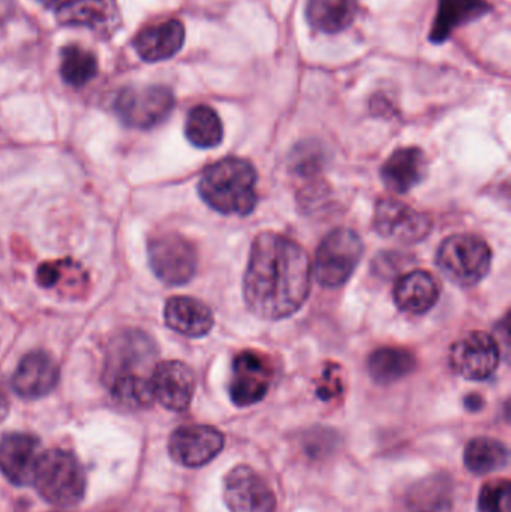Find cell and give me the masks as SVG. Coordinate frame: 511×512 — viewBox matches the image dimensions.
<instances>
[{
    "label": "cell",
    "instance_id": "obj_9",
    "mask_svg": "<svg viewBox=\"0 0 511 512\" xmlns=\"http://www.w3.org/2000/svg\"><path fill=\"white\" fill-rule=\"evenodd\" d=\"M273 381L272 361L257 351H243L234 358L231 367V400L239 408L261 402L269 393Z\"/></svg>",
    "mask_w": 511,
    "mask_h": 512
},
{
    "label": "cell",
    "instance_id": "obj_20",
    "mask_svg": "<svg viewBox=\"0 0 511 512\" xmlns=\"http://www.w3.org/2000/svg\"><path fill=\"white\" fill-rule=\"evenodd\" d=\"M486 0H438L437 14L429 38L434 44H443L459 27L480 20L491 12Z\"/></svg>",
    "mask_w": 511,
    "mask_h": 512
},
{
    "label": "cell",
    "instance_id": "obj_7",
    "mask_svg": "<svg viewBox=\"0 0 511 512\" xmlns=\"http://www.w3.org/2000/svg\"><path fill=\"white\" fill-rule=\"evenodd\" d=\"M147 252L153 273L167 285H185L197 273V251L194 245L180 234L167 233L156 236L150 240Z\"/></svg>",
    "mask_w": 511,
    "mask_h": 512
},
{
    "label": "cell",
    "instance_id": "obj_23",
    "mask_svg": "<svg viewBox=\"0 0 511 512\" xmlns=\"http://www.w3.org/2000/svg\"><path fill=\"white\" fill-rule=\"evenodd\" d=\"M453 501L455 486L452 477L444 472L417 481L405 498L408 512H452Z\"/></svg>",
    "mask_w": 511,
    "mask_h": 512
},
{
    "label": "cell",
    "instance_id": "obj_28",
    "mask_svg": "<svg viewBox=\"0 0 511 512\" xmlns=\"http://www.w3.org/2000/svg\"><path fill=\"white\" fill-rule=\"evenodd\" d=\"M98 74V60L92 51L77 44L60 51V77L72 87L86 86Z\"/></svg>",
    "mask_w": 511,
    "mask_h": 512
},
{
    "label": "cell",
    "instance_id": "obj_27",
    "mask_svg": "<svg viewBox=\"0 0 511 512\" xmlns=\"http://www.w3.org/2000/svg\"><path fill=\"white\" fill-rule=\"evenodd\" d=\"M185 135L198 149H213L221 144L224 128L218 113L209 105H197L189 111L185 123Z\"/></svg>",
    "mask_w": 511,
    "mask_h": 512
},
{
    "label": "cell",
    "instance_id": "obj_8",
    "mask_svg": "<svg viewBox=\"0 0 511 512\" xmlns=\"http://www.w3.org/2000/svg\"><path fill=\"white\" fill-rule=\"evenodd\" d=\"M500 346L483 331L465 334L450 349V367L456 375L470 381H485L500 366Z\"/></svg>",
    "mask_w": 511,
    "mask_h": 512
},
{
    "label": "cell",
    "instance_id": "obj_17",
    "mask_svg": "<svg viewBox=\"0 0 511 512\" xmlns=\"http://www.w3.org/2000/svg\"><path fill=\"white\" fill-rule=\"evenodd\" d=\"M56 18L62 26H83L98 35H113L122 24L116 0H69L57 8Z\"/></svg>",
    "mask_w": 511,
    "mask_h": 512
},
{
    "label": "cell",
    "instance_id": "obj_29",
    "mask_svg": "<svg viewBox=\"0 0 511 512\" xmlns=\"http://www.w3.org/2000/svg\"><path fill=\"white\" fill-rule=\"evenodd\" d=\"M81 268L80 264L72 261V259H63V261L44 262L39 265L36 270V282L42 288H57V286L66 283V280H71L72 283L86 282V274H78V276L71 277L69 274Z\"/></svg>",
    "mask_w": 511,
    "mask_h": 512
},
{
    "label": "cell",
    "instance_id": "obj_5",
    "mask_svg": "<svg viewBox=\"0 0 511 512\" xmlns=\"http://www.w3.org/2000/svg\"><path fill=\"white\" fill-rule=\"evenodd\" d=\"M363 243L350 228H338L324 237L315 256V276L324 288L344 285L359 265Z\"/></svg>",
    "mask_w": 511,
    "mask_h": 512
},
{
    "label": "cell",
    "instance_id": "obj_30",
    "mask_svg": "<svg viewBox=\"0 0 511 512\" xmlns=\"http://www.w3.org/2000/svg\"><path fill=\"white\" fill-rule=\"evenodd\" d=\"M479 512H511V487L507 480L485 484L479 496Z\"/></svg>",
    "mask_w": 511,
    "mask_h": 512
},
{
    "label": "cell",
    "instance_id": "obj_13",
    "mask_svg": "<svg viewBox=\"0 0 511 512\" xmlns=\"http://www.w3.org/2000/svg\"><path fill=\"white\" fill-rule=\"evenodd\" d=\"M155 355V343L147 334L135 330L120 333L108 349L105 381L117 376H146Z\"/></svg>",
    "mask_w": 511,
    "mask_h": 512
},
{
    "label": "cell",
    "instance_id": "obj_15",
    "mask_svg": "<svg viewBox=\"0 0 511 512\" xmlns=\"http://www.w3.org/2000/svg\"><path fill=\"white\" fill-rule=\"evenodd\" d=\"M39 439L27 433H11L0 439V472L15 486L33 484L41 457Z\"/></svg>",
    "mask_w": 511,
    "mask_h": 512
},
{
    "label": "cell",
    "instance_id": "obj_33",
    "mask_svg": "<svg viewBox=\"0 0 511 512\" xmlns=\"http://www.w3.org/2000/svg\"><path fill=\"white\" fill-rule=\"evenodd\" d=\"M39 2L44 3V5L47 6H54L57 5V3L62 2V0H39Z\"/></svg>",
    "mask_w": 511,
    "mask_h": 512
},
{
    "label": "cell",
    "instance_id": "obj_11",
    "mask_svg": "<svg viewBox=\"0 0 511 512\" xmlns=\"http://www.w3.org/2000/svg\"><path fill=\"white\" fill-rule=\"evenodd\" d=\"M225 445L218 429L204 424H191L174 430L168 442V451L174 462L185 468H201L212 462Z\"/></svg>",
    "mask_w": 511,
    "mask_h": 512
},
{
    "label": "cell",
    "instance_id": "obj_32",
    "mask_svg": "<svg viewBox=\"0 0 511 512\" xmlns=\"http://www.w3.org/2000/svg\"><path fill=\"white\" fill-rule=\"evenodd\" d=\"M9 405L8 400L3 394H0V421L5 420L6 415H8Z\"/></svg>",
    "mask_w": 511,
    "mask_h": 512
},
{
    "label": "cell",
    "instance_id": "obj_3",
    "mask_svg": "<svg viewBox=\"0 0 511 512\" xmlns=\"http://www.w3.org/2000/svg\"><path fill=\"white\" fill-rule=\"evenodd\" d=\"M33 484L48 504L71 508L83 501L86 475L74 454L56 448L39 457Z\"/></svg>",
    "mask_w": 511,
    "mask_h": 512
},
{
    "label": "cell",
    "instance_id": "obj_10",
    "mask_svg": "<svg viewBox=\"0 0 511 512\" xmlns=\"http://www.w3.org/2000/svg\"><path fill=\"white\" fill-rule=\"evenodd\" d=\"M224 501L231 512H276V496L251 466H236L224 478Z\"/></svg>",
    "mask_w": 511,
    "mask_h": 512
},
{
    "label": "cell",
    "instance_id": "obj_16",
    "mask_svg": "<svg viewBox=\"0 0 511 512\" xmlns=\"http://www.w3.org/2000/svg\"><path fill=\"white\" fill-rule=\"evenodd\" d=\"M60 369L56 360L44 351L24 355L12 375V388L27 400L47 396L59 384Z\"/></svg>",
    "mask_w": 511,
    "mask_h": 512
},
{
    "label": "cell",
    "instance_id": "obj_26",
    "mask_svg": "<svg viewBox=\"0 0 511 512\" xmlns=\"http://www.w3.org/2000/svg\"><path fill=\"white\" fill-rule=\"evenodd\" d=\"M509 448L494 438L473 439L465 448L464 462L468 471L476 475L494 474L509 465Z\"/></svg>",
    "mask_w": 511,
    "mask_h": 512
},
{
    "label": "cell",
    "instance_id": "obj_4",
    "mask_svg": "<svg viewBox=\"0 0 511 512\" xmlns=\"http://www.w3.org/2000/svg\"><path fill=\"white\" fill-rule=\"evenodd\" d=\"M491 262L488 243L473 234H458L444 240L437 256L444 277L462 288L482 282L488 276Z\"/></svg>",
    "mask_w": 511,
    "mask_h": 512
},
{
    "label": "cell",
    "instance_id": "obj_1",
    "mask_svg": "<svg viewBox=\"0 0 511 512\" xmlns=\"http://www.w3.org/2000/svg\"><path fill=\"white\" fill-rule=\"evenodd\" d=\"M311 291V261L290 237L263 233L252 243L243 297L261 319L279 321L294 315Z\"/></svg>",
    "mask_w": 511,
    "mask_h": 512
},
{
    "label": "cell",
    "instance_id": "obj_2",
    "mask_svg": "<svg viewBox=\"0 0 511 512\" xmlns=\"http://www.w3.org/2000/svg\"><path fill=\"white\" fill-rule=\"evenodd\" d=\"M257 173L245 159L227 158L210 165L198 183L207 206L222 215L248 216L257 206Z\"/></svg>",
    "mask_w": 511,
    "mask_h": 512
},
{
    "label": "cell",
    "instance_id": "obj_31",
    "mask_svg": "<svg viewBox=\"0 0 511 512\" xmlns=\"http://www.w3.org/2000/svg\"><path fill=\"white\" fill-rule=\"evenodd\" d=\"M467 403V408L471 409V411H479L483 406V399L480 396H470L465 400Z\"/></svg>",
    "mask_w": 511,
    "mask_h": 512
},
{
    "label": "cell",
    "instance_id": "obj_24",
    "mask_svg": "<svg viewBox=\"0 0 511 512\" xmlns=\"http://www.w3.org/2000/svg\"><path fill=\"white\" fill-rule=\"evenodd\" d=\"M357 0H308L306 20L318 32L339 33L357 17Z\"/></svg>",
    "mask_w": 511,
    "mask_h": 512
},
{
    "label": "cell",
    "instance_id": "obj_6",
    "mask_svg": "<svg viewBox=\"0 0 511 512\" xmlns=\"http://www.w3.org/2000/svg\"><path fill=\"white\" fill-rule=\"evenodd\" d=\"M174 95L165 86L126 87L114 99V113L128 128L152 129L174 108Z\"/></svg>",
    "mask_w": 511,
    "mask_h": 512
},
{
    "label": "cell",
    "instance_id": "obj_22",
    "mask_svg": "<svg viewBox=\"0 0 511 512\" xmlns=\"http://www.w3.org/2000/svg\"><path fill=\"white\" fill-rule=\"evenodd\" d=\"M395 301L402 312L410 315L428 313L440 298L437 279L428 271L414 270L404 274L395 285Z\"/></svg>",
    "mask_w": 511,
    "mask_h": 512
},
{
    "label": "cell",
    "instance_id": "obj_19",
    "mask_svg": "<svg viewBox=\"0 0 511 512\" xmlns=\"http://www.w3.org/2000/svg\"><path fill=\"white\" fill-rule=\"evenodd\" d=\"M428 173V159L417 147L399 149L381 168V179L395 194H407L423 182Z\"/></svg>",
    "mask_w": 511,
    "mask_h": 512
},
{
    "label": "cell",
    "instance_id": "obj_18",
    "mask_svg": "<svg viewBox=\"0 0 511 512\" xmlns=\"http://www.w3.org/2000/svg\"><path fill=\"white\" fill-rule=\"evenodd\" d=\"M185 26L179 20H167L144 27L134 41L135 51L146 62H164L182 50Z\"/></svg>",
    "mask_w": 511,
    "mask_h": 512
},
{
    "label": "cell",
    "instance_id": "obj_25",
    "mask_svg": "<svg viewBox=\"0 0 511 512\" xmlns=\"http://www.w3.org/2000/svg\"><path fill=\"white\" fill-rule=\"evenodd\" d=\"M416 364V357L407 349L387 346L377 349L369 357L368 370L377 384L390 385L411 375L416 370Z\"/></svg>",
    "mask_w": 511,
    "mask_h": 512
},
{
    "label": "cell",
    "instance_id": "obj_12",
    "mask_svg": "<svg viewBox=\"0 0 511 512\" xmlns=\"http://www.w3.org/2000/svg\"><path fill=\"white\" fill-rule=\"evenodd\" d=\"M374 225L378 234L386 239L417 243L428 236L432 222L425 213L417 212L401 201L386 198L378 201L375 207Z\"/></svg>",
    "mask_w": 511,
    "mask_h": 512
},
{
    "label": "cell",
    "instance_id": "obj_14",
    "mask_svg": "<svg viewBox=\"0 0 511 512\" xmlns=\"http://www.w3.org/2000/svg\"><path fill=\"white\" fill-rule=\"evenodd\" d=\"M153 399L165 409L183 412L191 405L195 391L194 372L182 361L156 364L150 375Z\"/></svg>",
    "mask_w": 511,
    "mask_h": 512
},
{
    "label": "cell",
    "instance_id": "obj_21",
    "mask_svg": "<svg viewBox=\"0 0 511 512\" xmlns=\"http://www.w3.org/2000/svg\"><path fill=\"white\" fill-rule=\"evenodd\" d=\"M165 324L182 336L204 337L215 324L212 310L192 297H173L167 301L164 310Z\"/></svg>",
    "mask_w": 511,
    "mask_h": 512
}]
</instances>
